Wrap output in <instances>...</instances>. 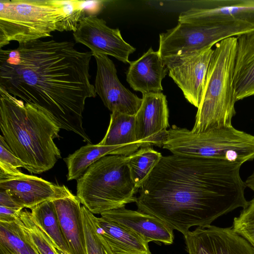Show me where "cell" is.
I'll list each match as a JSON object with an SVG mask.
<instances>
[{"label": "cell", "instance_id": "4dcf8cb0", "mask_svg": "<svg viewBox=\"0 0 254 254\" xmlns=\"http://www.w3.org/2000/svg\"><path fill=\"white\" fill-rule=\"evenodd\" d=\"M21 210L22 209H16L0 206V222L7 223L15 221Z\"/></svg>", "mask_w": 254, "mask_h": 254}, {"label": "cell", "instance_id": "ffe728a7", "mask_svg": "<svg viewBox=\"0 0 254 254\" xmlns=\"http://www.w3.org/2000/svg\"><path fill=\"white\" fill-rule=\"evenodd\" d=\"M96 220L99 234L113 254H151L148 243L128 228L102 217Z\"/></svg>", "mask_w": 254, "mask_h": 254}, {"label": "cell", "instance_id": "f546056e", "mask_svg": "<svg viewBox=\"0 0 254 254\" xmlns=\"http://www.w3.org/2000/svg\"><path fill=\"white\" fill-rule=\"evenodd\" d=\"M107 1L103 0H82V5L86 16L96 15L105 7Z\"/></svg>", "mask_w": 254, "mask_h": 254}, {"label": "cell", "instance_id": "d4e9b609", "mask_svg": "<svg viewBox=\"0 0 254 254\" xmlns=\"http://www.w3.org/2000/svg\"><path fill=\"white\" fill-rule=\"evenodd\" d=\"M162 155L150 146L141 147L127 156V165L131 179L138 189Z\"/></svg>", "mask_w": 254, "mask_h": 254}, {"label": "cell", "instance_id": "ba28073f", "mask_svg": "<svg viewBox=\"0 0 254 254\" xmlns=\"http://www.w3.org/2000/svg\"><path fill=\"white\" fill-rule=\"evenodd\" d=\"M254 30V26L241 21L207 25L178 22L159 35V52L162 59L200 51L226 38Z\"/></svg>", "mask_w": 254, "mask_h": 254}, {"label": "cell", "instance_id": "836d02e7", "mask_svg": "<svg viewBox=\"0 0 254 254\" xmlns=\"http://www.w3.org/2000/svg\"><path fill=\"white\" fill-rule=\"evenodd\" d=\"M54 246L55 247L56 251L58 254H68L66 253L65 252H64V251H62V250L60 249L56 246Z\"/></svg>", "mask_w": 254, "mask_h": 254}, {"label": "cell", "instance_id": "9c48e42d", "mask_svg": "<svg viewBox=\"0 0 254 254\" xmlns=\"http://www.w3.org/2000/svg\"><path fill=\"white\" fill-rule=\"evenodd\" d=\"M212 47L163 59L169 76L181 89L187 100L197 108L214 52Z\"/></svg>", "mask_w": 254, "mask_h": 254}, {"label": "cell", "instance_id": "1f68e13d", "mask_svg": "<svg viewBox=\"0 0 254 254\" xmlns=\"http://www.w3.org/2000/svg\"><path fill=\"white\" fill-rule=\"evenodd\" d=\"M0 206L16 209H23L14 201L7 190L2 189H0Z\"/></svg>", "mask_w": 254, "mask_h": 254}, {"label": "cell", "instance_id": "30bf717a", "mask_svg": "<svg viewBox=\"0 0 254 254\" xmlns=\"http://www.w3.org/2000/svg\"><path fill=\"white\" fill-rule=\"evenodd\" d=\"M73 36L76 43L87 46L92 54L109 55L124 64L130 63L129 56L135 51L123 38L119 28L108 27L105 21L96 15L82 19Z\"/></svg>", "mask_w": 254, "mask_h": 254}, {"label": "cell", "instance_id": "9a60e30c", "mask_svg": "<svg viewBox=\"0 0 254 254\" xmlns=\"http://www.w3.org/2000/svg\"><path fill=\"white\" fill-rule=\"evenodd\" d=\"M0 189L5 190L21 208L31 209L46 201L73 194L64 185L54 184L35 176L23 175L0 180Z\"/></svg>", "mask_w": 254, "mask_h": 254}, {"label": "cell", "instance_id": "cb8c5ba5", "mask_svg": "<svg viewBox=\"0 0 254 254\" xmlns=\"http://www.w3.org/2000/svg\"><path fill=\"white\" fill-rule=\"evenodd\" d=\"M0 254H40L15 221L0 222Z\"/></svg>", "mask_w": 254, "mask_h": 254}, {"label": "cell", "instance_id": "f1b7e54d", "mask_svg": "<svg viewBox=\"0 0 254 254\" xmlns=\"http://www.w3.org/2000/svg\"><path fill=\"white\" fill-rule=\"evenodd\" d=\"M232 228L247 241L254 250V198L248 201L240 215L234 218Z\"/></svg>", "mask_w": 254, "mask_h": 254}, {"label": "cell", "instance_id": "5bb4252c", "mask_svg": "<svg viewBox=\"0 0 254 254\" xmlns=\"http://www.w3.org/2000/svg\"><path fill=\"white\" fill-rule=\"evenodd\" d=\"M142 103L135 115V131L137 141L162 147L169 127V109L163 93L142 95Z\"/></svg>", "mask_w": 254, "mask_h": 254}, {"label": "cell", "instance_id": "3957f363", "mask_svg": "<svg viewBox=\"0 0 254 254\" xmlns=\"http://www.w3.org/2000/svg\"><path fill=\"white\" fill-rule=\"evenodd\" d=\"M0 128L11 151L31 174L52 169L61 158L54 139L60 127L44 111L0 88Z\"/></svg>", "mask_w": 254, "mask_h": 254}, {"label": "cell", "instance_id": "5b68a950", "mask_svg": "<svg viewBox=\"0 0 254 254\" xmlns=\"http://www.w3.org/2000/svg\"><path fill=\"white\" fill-rule=\"evenodd\" d=\"M76 196L93 214L135 202L138 189L127 165V156L107 155L92 164L77 179Z\"/></svg>", "mask_w": 254, "mask_h": 254}, {"label": "cell", "instance_id": "52a82bcc", "mask_svg": "<svg viewBox=\"0 0 254 254\" xmlns=\"http://www.w3.org/2000/svg\"><path fill=\"white\" fill-rule=\"evenodd\" d=\"M163 148L172 154L225 160L243 164L254 159V135L232 126L202 133L173 126Z\"/></svg>", "mask_w": 254, "mask_h": 254}, {"label": "cell", "instance_id": "ac0fdd59", "mask_svg": "<svg viewBox=\"0 0 254 254\" xmlns=\"http://www.w3.org/2000/svg\"><path fill=\"white\" fill-rule=\"evenodd\" d=\"M70 254H87L80 202L72 195L53 200Z\"/></svg>", "mask_w": 254, "mask_h": 254}, {"label": "cell", "instance_id": "83f0119b", "mask_svg": "<svg viewBox=\"0 0 254 254\" xmlns=\"http://www.w3.org/2000/svg\"><path fill=\"white\" fill-rule=\"evenodd\" d=\"M26 169V165L10 150L2 135H0V180L23 175L18 168Z\"/></svg>", "mask_w": 254, "mask_h": 254}, {"label": "cell", "instance_id": "4fadbf2b", "mask_svg": "<svg viewBox=\"0 0 254 254\" xmlns=\"http://www.w3.org/2000/svg\"><path fill=\"white\" fill-rule=\"evenodd\" d=\"M241 21L254 26V0H210L181 13L178 22L207 25Z\"/></svg>", "mask_w": 254, "mask_h": 254}, {"label": "cell", "instance_id": "7402d4cb", "mask_svg": "<svg viewBox=\"0 0 254 254\" xmlns=\"http://www.w3.org/2000/svg\"><path fill=\"white\" fill-rule=\"evenodd\" d=\"M135 122V115L118 112L112 113L107 132L99 143L103 145L124 147L131 154L141 147L150 146L146 143L137 141Z\"/></svg>", "mask_w": 254, "mask_h": 254}, {"label": "cell", "instance_id": "8992f818", "mask_svg": "<svg viewBox=\"0 0 254 254\" xmlns=\"http://www.w3.org/2000/svg\"><path fill=\"white\" fill-rule=\"evenodd\" d=\"M65 19L62 0H0V48L65 31Z\"/></svg>", "mask_w": 254, "mask_h": 254}, {"label": "cell", "instance_id": "2e32d148", "mask_svg": "<svg viewBox=\"0 0 254 254\" xmlns=\"http://www.w3.org/2000/svg\"><path fill=\"white\" fill-rule=\"evenodd\" d=\"M101 216L128 228L147 243L171 245L174 242V230L157 217L142 211L124 206L103 212Z\"/></svg>", "mask_w": 254, "mask_h": 254}, {"label": "cell", "instance_id": "e0dca14e", "mask_svg": "<svg viewBox=\"0 0 254 254\" xmlns=\"http://www.w3.org/2000/svg\"><path fill=\"white\" fill-rule=\"evenodd\" d=\"M126 73L130 87L142 95L161 93L162 81L168 72L159 52L151 48L139 59L130 62Z\"/></svg>", "mask_w": 254, "mask_h": 254}, {"label": "cell", "instance_id": "4316f807", "mask_svg": "<svg viewBox=\"0 0 254 254\" xmlns=\"http://www.w3.org/2000/svg\"><path fill=\"white\" fill-rule=\"evenodd\" d=\"M81 214L87 254H113L98 232L96 217L83 205Z\"/></svg>", "mask_w": 254, "mask_h": 254}, {"label": "cell", "instance_id": "44dd1931", "mask_svg": "<svg viewBox=\"0 0 254 254\" xmlns=\"http://www.w3.org/2000/svg\"><path fill=\"white\" fill-rule=\"evenodd\" d=\"M130 154L126 148L120 146L88 144L64 159L68 170L67 180L78 179L92 164L104 156L111 155L127 156Z\"/></svg>", "mask_w": 254, "mask_h": 254}, {"label": "cell", "instance_id": "d6a6232c", "mask_svg": "<svg viewBox=\"0 0 254 254\" xmlns=\"http://www.w3.org/2000/svg\"><path fill=\"white\" fill-rule=\"evenodd\" d=\"M245 182L247 187L250 188L254 192V171L248 177Z\"/></svg>", "mask_w": 254, "mask_h": 254}, {"label": "cell", "instance_id": "7c38bea8", "mask_svg": "<svg viewBox=\"0 0 254 254\" xmlns=\"http://www.w3.org/2000/svg\"><path fill=\"white\" fill-rule=\"evenodd\" d=\"M184 239L188 254H254L252 246L232 227L199 226Z\"/></svg>", "mask_w": 254, "mask_h": 254}, {"label": "cell", "instance_id": "484cf974", "mask_svg": "<svg viewBox=\"0 0 254 254\" xmlns=\"http://www.w3.org/2000/svg\"><path fill=\"white\" fill-rule=\"evenodd\" d=\"M16 220L40 254H58L52 240L34 221L31 212L21 210Z\"/></svg>", "mask_w": 254, "mask_h": 254}, {"label": "cell", "instance_id": "7a4b0ae2", "mask_svg": "<svg viewBox=\"0 0 254 254\" xmlns=\"http://www.w3.org/2000/svg\"><path fill=\"white\" fill-rule=\"evenodd\" d=\"M72 42L34 40L0 50V88L46 112L61 129L92 144L83 127L86 100L95 97L90 81L91 52Z\"/></svg>", "mask_w": 254, "mask_h": 254}, {"label": "cell", "instance_id": "277c9868", "mask_svg": "<svg viewBox=\"0 0 254 254\" xmlns=\"http://www.w3.org/2000/svg\"><path fill=\"white\" fill-rule=\"evenodd\" d=\"M236 46V37L215 45L192 132L202 133L232 126L236 114L233 85Z\"/></svg>", "mask_w": 254, "mask_h": 254}, {"label": "cell", "instance_id": "603a6c76", "mask_svg": "<svg viewBox=\"0 0 254 254\" xmlns=\"http://www.w3.org/2000/svg\"><path fill=\"white\" fill-rule=\"evenodd\" d=\"M32 216L52 240L54 246L70 254L53 200L43 202L32 208Z\"/></svg>", "mask_w": 254, "mask_h": 254}, {"label": "cell", "instance_id": "6da1fadb", "mask_svg": "<svg viewBox=\"0 0 254 254\" xmlns=\"http://www.w3.org/2000/svg\"><path fill=\"white\" fill-rule=\"evenodd\" d=\"M243 164L223 159L172 154L162 156L141 184L137 210L185 236L248 203L241 178Z\"/></svg>", "mask_w": 254, "mask_h": 254}, {"label": "cell", "instance_id": "d6986e66", "mask_svg": "<svg viewBox=\"0 0 254 254\" xmlns=\"http://www.w3.org/2000/svg\"><path fill=\"white\" fill-rule=\"evenodd\" d=\"M236 37L233 85L237 101L254 96V30Z\"/></svg>", "mask_w": 254, "mask_h": 254}, {"label": "cell", "instance_id": "8fae6325", "mask_svg": "<svg viewBox=\"0 0 254 254\" xmlns=\"http://www.w3.org/2000/svg\"><path fill=\"white\" fill-rule=\"evenodd\" d=\"M97 64L94 87L96 94L112 112L135 115L142 103L139 98L120 81L113 62L107 55L92 54Z\"/></svg>", "mask_w": 254, "mask_h": 254}]
</instances>
